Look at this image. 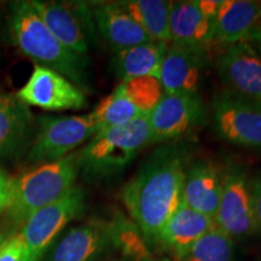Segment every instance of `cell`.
<instances>
[{
  "instance_id": "6da1fadb",
  "label": "cell",
  "mask_w": 261,
  "mask_h": 261,
  "mask_svg": "<svg viewBox=\"0 0 261 261\" xmlns=\"http://www.w3.org/2000/svg\"><path fill=\"white\" fill-rule=\"evenodd\" d=\"M185 171L187 148L172 143L152 152L123 187V203L148 242L158 241L180 203Z\"/></svg>"
},
{
  "instance_id": "7a4b0ae2",
  "label": "cell",
  "mask_w": 261,
  "mask_h": 261,
  "mask_svg": "<svg viewBox=\"0 0 261 261\" xmlns=\"http://www.w3.org/2000/svg\"><path fill=\"white\" fill-rule=\"evenodd\" d=\"M6 27L12 44L35 64L50 68L67 77L84 92H90L89 58L65 48L48 31L27 0L9 3Z\"/></svg>"
},
{
  "instance_id": "3957f363",
  "label": "cell",
  "mask_w": 261,
  "mask_h": 261,
  "mask_svg": "<svg viewBox=\"0 0 261 261\" xmlns=\"http://www.w3.org/2000/svg\"><path fill=\"white\" fill-rule=\"evenodd\" d=\"M79 171L77 152H74L12 179L11 197L5 212L9 228H21L33 213L68 194L75 187Z\"/></svg>"
},
{
  "instance_id": "277c9868",
  "label": "cell",
  "mask_w": 261,
  "mask_h": 261,
  "mask_svg": "<svg viewBox=\"0 0 261 261\" xmlns=\"http://www.w3.org/2000/svg\"><path fill=\"white\" fill-rule=\"evenodd\" d=\"M149 145L151 133L148 117L100 129L77 152L79 167L89 177L112 175L122 171Z\"/></svg>"
},
{
  "instance_id": "5b68a950",
  "label": "cell",
  "mask_w": 261,
  "mask_h": 261,
  "mask_svg": "<svg viewBox=\"0 0 261 261\" xmlns=\"http://www.w3.org/2000/svg\"><path fill=\"white\" fill-rule=\"evenodd\" d=\"M86 207V195L75 187L60 200L33 213L21 226L27 261H42L68 224L80 217Z\"/></svg>"
},
{
  "instance_id": "8992f818",
  "label": "cell",
  "mask_w": 261,
  "mask_h": 261,
  "mask_svg": "<svg viewBox=\"0 0 261 261\" xmlns=\"http://www.w3.org/2000/svg\"><path fill=\"white\" fill-rule=\"evenodd\" d=\"M158 77L145 76L121 81L91 113L98 130L146 119L163 97Z\"/></svg>"
},
{
  "instance_id": "52a82bcc",
  "label": "cell",
  "mask_w": 261,
  "mask_h": 261,
  "mask_svg": "<svg viewBox=\"0 0 261 261\" xmlns=\"http://www.w3.org/2000/svg\"><path fill=\"white\" fill-rule=\"evenodd\" d=\"M98 132L91 114L73 116H40L38 132L29 148L27 161L42 165L58 161Z\"/></svg>"
},
{
  "instance_id": "ba28073f",
  "label": "cell",
  "mask_w": 261,
  "mask_h": 261,
  "mask_svg": "<svg viewBox=\"0 0 261 261\" xmlns=\"http://www.w3.org/2000/svg\"><path fill=\"white\" fill-rule=\"evenodd\" d=\"M33 8L55 38L68 50L81 57L89 54L97 33L90 3L31 0Z\"/></svg>"
},
{
  "instance_id": "9c48e42d",
  "label": "cell",
  "mask_w": 261,
  "mask_h": 261,
  "mask_svg": "<svg viewBox=\"0 0 261 261\" xmlns=\"http://www.w3.org/2000/svg\"><path fill=\"white\" fill-rule=\"evenodd\" d=\"M214 226L232 240H243L257 230L250 179L242 166L233 165L227 169Z\"/></svg>"
},
{
  "instance_id": "30bf717a",
  "label": "cell",
  "mask_w": 261,
  "mask_h": 261,
  "mask_svg": "<svg viewBox=\"0 0 261 261\" xmlns=\"http://www.w3.org/2000/svg\"><path fill=\"white\" fill-rule=\"evenodd\" d=\"M18 100L47 112L80 110L87 106L84 91L50 68L35 64L23 86L16 93Z\"/></svg>"
},
{
  "instance_id": "8fae6325",
  "label": "cell",
  "mask_w": 261,
  "mask_h": 261,
  "mask_svg": "<svg viewBox=\"0 0 261 261\" xmlns=\"http://www.w3.org/2000/svg\"><path fill=\"white\" fill-rule=\"evenodd\" d=\"M215 63L226 92L261 107V56L250 42L226 47Z\"/></svg>"
},
{
  "instance_id": "7c38bea8",
  "label": "cell",
  "mask_w": 261,
  "mask_h": 261,
  "mask_svg": "<svg viewBox=\"0 0 261 261\" xmlns=\"http://www.w3.org/2000/svg\"><path fill=\"white\" fill-rule=\"evenodd\" d=\"M214 125L231 144L261 149V107L225 92L214 98Z\"/></svg>"
},
{
  "instance_id": "4fadbf2b",
  "label": "cell",
  "mask_w": 261,
  "mask_h": 261,
  "mask_svg": "<svg viewBox=\"0 0 261 261\" xmlns=\"http://www.w3.org/2000/svg\"><path fill=\"white\" fill-rule=\"evenodd\" d=\"M203 116L200 96L163 94L148 116L151 144L178 139L194 128Z\"/></svg>"
},
{
  "instance_id": "5bb4252c",
  "label": "cell",
  "mask_w": 261,
  "mask_h": 261,
  "mask_svg": "<svg viewBox=\"0 0 261 261\" xmlns=\"http://www.w3.org/2000/svg\"><path fill=\"white\" fill-rule=\"evenodd\" d=\"M112 247L110 221L91 219L63 231L42 261H96Z\"/></svg>"
},
{
  "instance_id": "9a60e30c",
  "label": "cell",
  "mask_w": 261,
  "mask_h": 261,
  "mask_svg": "<svg viewBox=\"0 0 261 261\" xmlns=\"http://www.w3.org/2000/svg\"><path fill=\"white\" fill-rule=\"evenodd\" d=\"M207 50L169 42L163 57L159 80L166 94L197 96Z\"/></svg>"
},
{
  "instance_id": "2e32d148",
  "label": "cell",
  "mask_w": 261,
  "mask_h": 261,
  "mask_svg": "<svg viewBox=\"0 0 261 261\" xmlns=\"http://www.w3.org/2000/svg\"><path fill=\"white\" fill-rule=\"evenodd\" d=\"M96 31L114 52L154 41L119 2L90 3Z\"/></svg>"
},
{
  "instance_id": "e0dca14e",
  "label": "cell",
  "mask_w": 261,
  "mask_h": 261,
  "mask_svg": "<svg viewBox=\"0 0 261 261\" xmlns=\"http://www.w3.org/2000/svg\"><path fill=\"white\" fill-rule=\"evenodd\" d=\"M261 18V2L223 0L213 21L214 41L225 48L249 42Z\"/></svg>"
},
{
  "instance_id": "ac0fdd59",
  "label": "cell",
  "mask_w": 261,
  "mask_h": 261,
  "mask_svg": "<svg viewBox=\"0 0 261 261\" xmlns=\"http://www.w3.org/2000/svg\"><path fill=\"white\" fill-rule=\"evenodd\" d=\"M223 180L213 163L196 161L185 171L181 201L214 220L219 208Z\"/></svg>"
},
{
  "instance_id": "d6986e66",
  "label": "cell",
  "mask_w": 261,
  "mask_h": 261,
  "mask_svg": "<svg viewBox=\"0 0 261 261\" xmlns=\"http://www.w3.org/2000/svg\"><path fill=\"white\" fill-rule=\"evenodd\" d=\"M214 226V220L198 213L180 201L160 232L156 242L174 254L179 260L187 250Z\"/></svg>"
},
{
  "instance_id": "ffe728a7",
  "label": "cell",
  "mask_w": 261,
  "mask_h": 261,
  "mask_svg": "<svg viewBox=\"0 0 261 261\" xmlns=\"http://www.w3.org/2000/svg\"><path fill=\"white\" fill-rule=\"evenodd\" d=\"M171 42L204 48L214 41L213 22L202 14L194 2H171L169 11Z\"/></svg>"
},
{
  "instance_id": "44dd1931",
  "label": "cell",
  "mask_w": 261,
  "mask_h": 261,
  "mask_svg": "<svg viewBox=\"0 0 261 261\" xmlns=\"http://www.w3.org/2000/svg\"><path fill=\"white\" fill-rule=\"evenodd\" d=\"M33 129L29 108L16 94L0 90V159L10 158L27 144Z\"/></svg>"
},
{
  "instance_id": "7402d4cb",
  "label": "cell",
  "mask_w": 261,
  "mask_h": 261,
  "mask_svg": "<svg viewBox=\"0 0 261 261\" xmlns=\"http://www.w3.org/2000/svg\"><path fill=\"white\" fill-rule=\"evenodd\" d=\"M168 44L165 42H144L136 46L115 52L113 67L121 81L138 77L160 76L161 65Z\"/></svg>"
},
{
  "instance_id": "603a6c76",
  "label": "cell",
  "mask_w": 261,
  "mask_h": 261,
  "mask_svg": "<svg viewBox=\"0 0 261 261\" xmlns=\"http://www.w3.org/2000/svg\"><path fill=\"white\" fill-rule=\"evenodd\" d=\"M120 5L133 21L154 41L171 42L169 11L171 2L166 0H123Z\"/></svg>"
},
{
  "instance_id": "cb8c5ba5",
  "label": "cell",
  "mask_w": 261,
  "mask_h": 261,
  "mask_svg": "<svg viewBox=\"0 0 261 261\" xmlns=\"http://www.w3.org/2000/svg\"><path fill=\"white\" fill-rule=\"evenodd\" d=\"M233 240L213 226L182 254L179 261H233Z\"/></svg>"
},
{
  "instance_id": "d4e9b609",
  "label": "cell",
  "mask_w": 261,
  "mask_h": 261,
  "mask_svg": "<svg viewBox=\"0 0 261 261\" xmlns=\"http://www.w3.org/2000/svg\"><path fill=\"white\" fill-rule=\"evenodd\" d=\"M112 225L113 247L119 248L129 259L136 261H150L148 241L143 236L139 227L133 220H127L125 217H116Z\"/></svg>"
},
{
  "instance_id": "484cf974",
  "label": "cell",
  "mask_w": 261,
  "mask_h": 261,
  "mask_svg": "<svg viewBox=\"0 0 261 261\" xmlns=\"http://www.w3.org/2000/svg\"><path fill=\"white\" fill-rule=\"evenodd\" d=\"M0 261H27L25 247L19 232L12 233L0 246Z\"/></svg>"
},
{
  "instance_id": "4316f807",
  "label": "cell",
  "mask_w": 261,
  "mask_h": 261,
  "mask_svg": "<svg viewBox=\"0 0 261 261\" xmlns=\"http://www.w3.org/2000/svg\"><path fill=\"white\" fill-rule=\"evenodd\" d=\"M250 188H252L254 217L257 230L261 231V171L255 175V178L250 179Z\"/></svg>"
},
{
  "instance_id": "83f0119b",
  "label": "cell",
  "mask_w": 261,
  "mask_h": 261,
  "mask_svg": "<svg viewBox=\"0 0 261 261\" xmlns=\"http://www.w3.org/2000/svg\"><path fill=\"white\" fill-rule=\"evenodd\" d=\"M12 178H10L4 169L0 168V215L5 214L11 197Z\"/></svg>"
},
{
  "instance_id": "f1b7e54d",
  "label": "cell",
  "mask_w": 261,
  "mask_h": 261,
  "mask_svg": "<svg viewBox=\"0 0 261 261\" xmlns=\"http://www.w3.org/2000/svg\"><path fill=\"white\" fill-rule=\"evenodd\" d=\"M195 3L197 8L201 10L202 14L213 22L218 12H219L223 0H195Z\"/></svg>"
},
{
  "instance_id": "f546056e",
  "label": "cell",
  "mask_w": 261,
  "mask_h": 261,
  "mask_svg": "<svg viewBox=\"0 0 261 261\" xmlns=\"http://www.w3.org/2000/svg\"><path fill=\"white\" fill-rule=\"evenodd\" d=\"M249 42L253 45V47L259 52L261 56V18L259 23L256 25L255 31H254V33L252 34V38H250Z\"/></svg>"
},
{
  "instance_id": "4dcf8cb0",
  "label": "cell",
  "mask_w": 261,
  "mask_h": 261,
  "mask_svg": "<svg viewBox=\"0 0 261 261\" xmlns=\"http://www.w3.org/2000/svg\"><path fill=\"white\" fill-rule=\"evenodd\" d=\"M12 233H15V231L10 230V228H3L0 227V246L4 243V241L8 238L9 236H11Z\"/></svg>"
},
{
  "instance_id": "1f68e13d",
  "label": "cell",
  "mask_w": 261,
  "mask_h": 261,
  "mask_svg": "<svg viewBox=\"0 0 261 261\" xmlns=\"http://www.w3.org/2000/svg\"><path fill=\"white\" fill-rule=\"evenodd\" d=\"M110 261H117V260H110Z\"/></svg>"
}]
</instances>
